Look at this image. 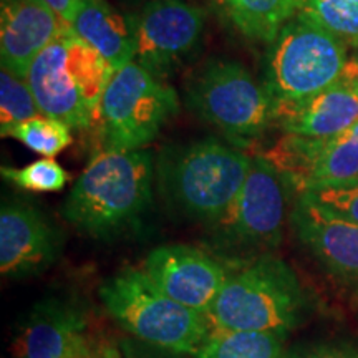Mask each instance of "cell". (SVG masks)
<instances>
[{
  "mask_svg": "<svg viewBox=\"0 0 358 358\" xmlns=\"http://www.w3.org/2000/svg\"><path fill=\"white\" fill-rule=\"evenodd\" d=\"M156 164L148 150H103L83 169L62 216L98 241H113L141 224L153 203Z\"/></svg>",
  "mask_w": 358,
  "mask_h": 358,
  "instance_id": "cell-1",
  "label": "cell"
},
{
  "mask_svg": "<svg viewBox=\"0 0 358 358\" xmlns=\"http://www.w3.org/2000/svg\"><path fill=\"white\" fill-rule=\"evenodd\" d=\"M252 158L216 138L171 146L156 159V185L182 216L219 227L248 178Z\"/></svg>",
  "mask_w": 358,
  "mask_h": 358,
  "instance_id": "cell-2",
  "label": "cell"
},
{
  "mask_svg": "<svg viewBox=\"0 0 358 358\" xmlns=\"http://www.w3.org/2000/svg\"><path fill=\"white\" fill-rule=\"evenodd\" d=\"M115 69L66 25L35 58L27 73L40 113L71 129H88L100 118V105Z\"/></svg>",
  "mask_w": 358,
  "mask_h": 358,
  "instance_id": "cell-3",
  "label": "cell"
},
{
  "mask_svg": "<svg viewBox=\"0 0 358 358\" xmlns=\"http://www.w3.org/2000/svg\"><path fill=\"white\" fill-rule=\"evenodd\" d=\"M98 297L128 337L185 355H196L213 332L208 315L164 294L141 267L127 266L108 277Z\"/></svg>",
  "mask_w": 358,
  "mask_h": 358,
  "instance_id": "cell-4",
  "label": "cell"
},
{
  "mask_svg": "<svg viewBox=\"0 0 358 358\" xmlns=\"http://www.w3.org/2000/svg\"><path fill=\"white\" fill-rule=\"evenodd\" d=\"M307 295L289 264L261 256L229 274L208 319L213 329L287 337L307 310Z\"/></svg>",
  "mask_w": 358,
  "mask_h": 358,
  "instance_id": "cell-5",
  "label": "cell"
},
{
  "mask_svg": "<svg viewBox=\"0 0 358 358\" xmlns=\"http://www.w3.org/2000/svg\"><path fill=\"white\" fill-rule=\"evenodd\" d=\"M348 64V45L317 24L294 17L268 43L264 87L275 108L334 85Z\"/></svg>",
  "mask_w": 358,
  "mask_h": 358,
  "instance_id": "cell-6",
  "label": "cell"
},
{
  "mask_svg": "<svg viewBox=\"0 0 358 358\" xmlns=\"http://www.w3.org/2000/svg\"><path fill=\"white\" fill-rule=\"evenodd\" d=\"M187 105L236 145L261 138L275 120V105L264 85L243 65L213 58L186 88Z\"/></svg>",
  "mask_w": 358,
  "mask_h": 358,
  "instance_id": "cell-7",
  "label": "cell"
},
{
  "mask_svg": "<svg viewBox=\"0 0 358 358\" xmlns=\"http://www.w3.org/2000/svg\"><path fill=\"white\" fill-rule=\"evenodd\" d=\"M178 108L174 88L133 60L115 71L103 95L98 118L103 148L145 150Z\"/></svg>",
  "mask_w": 358,
  "mask_h": 358,
  "instance_id": "cell-8",
  "label": "cell"
},
{
  "mask_svg": "<svg viewBox=\"0 0 358 358\" xmlns=\"http://www.w3.org/2000/svg\"><path fill=\"white\" fill-rule=\"evenodd\" d=\"M290 189L289 179L266 156H254L229 216L217 227L222 239L237 248L275 249L284 237Z\"/></svg>",
  "mask_w": 358,
  "mask_h": 358,
  "instance_id": "cell-9",
  "label": "cell"
},
{
  "mask_svg": "<svg viewBox=\"0 0 358 358\" xmlns=\"http://www.w3.org/2000/svg\"><path fill=\"white\" fill-rule=\"evenodd\" d=\"M266 158L299 194L358 179V123L330 138L284 134Z\"/></svg>",
  "mask_w": 358,
  "mask_h": 358,
  "instance_id": "cell-10",
  "label": "cell"
},
{
  "mask_svg": "<svg viewBox=\"0 0 358 358\" xmlns=\"http://www.w3.org/2000/svg\"><path fill=\"white\" fill-rule=\"evenodd\" d=\"M134 19V62L158 77L187 60L203 37L204 10L186 0H151Z\"/></svg>",
  "mask_w": 358,
  "mask_h": 358,
  "instance_id": "cell-11",
  "label": "cell"
},
{
  "mask_svg": "<svg viewBox=\"0 0 358 358\" xmlns=\"http://www.w3.org/2000/svg\"><path fill=\"white\" fill-rule=\"evenodd\" d=\"M141 268L164 294L204 315L213 308L229 277L221 262L187 244L155 248Z\"/></svg>",
  "mask_w": 358,
  "mask_h": 358,
  "instance_id": "cell-12",
  "label": "cell"
},
{
  "mask_svg": "<svg viewBox=\"0 0 358 358\" xmlns=\"http://www.w3.org/2000/svg\"><path fill=\"white\" fill-rule=\"evenodd\" d=\"M60 254L57 227L35 206L8 201L0 209V271L24 279L48 268Z\"/></svg>",
  "mask_w": 358,
  "mask_h": 358,
  "instance_id": "cell-13",
  "label": "cell"
},
{
  "mask_svg": "<svg viewBox=\"0 0 358 358\" xmlns=\"http://www.w3.org/2000/svg\"><path fill=\"white\" fill-rule=\"evenodd\" d=\"M92 343L83 308L73 301L48 297L22 322L13 358H85Z\"/></svg>",
  "mask_w": 358,
  "mask_h": 358,
  "instance_id": "cell-14",
  "label": "cell"
},
{
  "mask_svg": "<svg viewBox=\"0 0 358 358\" xmlns=\"http://www.w3.org/2000/svg\"><path fill=\"white\" fill-rule=\"evenodd\" d=\"M69 24L47 0H0V60L20 78Z\"/></svg>",
  "mask_w": 358,
  "mask_h": 358,
  "instance_id": "cell-15",
  "label": "cell"
},
{
  "mask_svg": "<svg viewBox=\"0 0 358 358\" xmlns=\"http://www.w3.org/2000/svg\"><path fill=\"white\" fill-rule=\"evenodd\" d=\"M290 226L297 241L337 279L358 282V224L343 221L299 194Z\"/></svg>",
  "mask_w": 358,
  "mask_h": 358,
  "instance_id": "cell-16",
  "label": "cell"
},
{
  "mask_svg": "<svg viewBox=\"0 0 358 358\" xmlns=\"http://www.w3.org/2000/svg\"><path fill=\"white\" fill-rule=\"evenodd\" d=\"M284 134L330 138L358 123V87L345 71L334 85L315 95L275 108Z\"/></svg>",
  "mask_w": 358,
  "mask_h": 358,
  "instance_id": "cell-17",
  "label": "cell"
},
{
  "mask_svg": "<svg viewBox=\"0 0 358 358\" xmlns=\"http://www.w3.org/2000/svg\"><path fill=\"white\" fill-rule=\"evenodd\" d=\"M70 27L115 70L134 60L136 19L120 12L106 0H78Z\"/></svg>",
  "mask_w": 358,
  "mask_h": 358,
  "instance_id": "cell-18",
  "label": "cell"
},
{
  "mask_svg": "<svg viewBox=\"0 0 358 358\" xmlns=\"http://www.w3.org/2000/svg\"><path fill=\"white\" fill-rule=\"evenodd\" d=\"M213 10L237 34L252 42L271 43L295 17L294 0H208Z\"/></svg>",
  "mask_w": 358,
  "mask_h": 358,
  "instance_id": "cell-19",
  "label": "cell"
},
{
  "mask_svg": "<svg viewBox=\"0 0 358 358\" xmlns=\"http://www.w3.org/2000/svg\"><path fill=\"white\" fill-rule=\"evenodd\" d=\"M282 335L213 329L194 358H284Z\"/></svg>",
  "mask_w": 358,
  "mask_h": 358,
  "instance_id": "cell-20",
  "label": "cell"
},
{
  "mask_svg": "<svg viewBox=\"0 0 358 358\" xmlns=\"http://www.w3.org/2000/svg\"><path fill=\"white\" fill-rule=\"evenodd\" d=\"M295 17L329 30L348 47L358 48V0H294Z\"/></svg>",
  "mask_w": 358,
  "mask_h": 358,
  "instance_id": "cell-21",
  "label": "cell"
},
{
  "mask_svg": "<svg viewBox=\"0 0 358 358\" xmlns=\"http://www.w3.org/2000/svg\"><path fill=\"white\" fill-rule=\"evenodd\" d=\"M42 115L27 78L13 75L7 69L0 71V133L6 138L17 124Z\"/></svg>",
  "mask_w": 358,
  "mask_h": 358,
  "instance_id": "cell-22",
  "label": "cell"
},
{
  "mask_svg": "<svg viewBox=\"0 0 358 358\" xmlns=\"http://www.w3.org/2000/svg\"><path fill=\"white\" fill-rule=\"evenodd\" d=\"M71 128L50 116L38 115L17 124L7 136L15 138L22 145L43 158H53L71 145Z\"/></svg>",
  "mask_w": 358,
  "mask_h": 358,
  "instance_id": "cell-23",
  "label": "cell"
},
{
  "mask_svg": "<svg viewBox=\"0 0 358 358\" xmlns=\"http://www.w3.org/2000/svg\"><path fill=\"white\" fill-rule=\"evenodd\" d=\"M2 176L12 185L32 192H58L70 181L69 173L53 158H42L24 168H2Z\"/></svg>",
  "mask_w": 358,
  "mask_h": 358,
  "instance_id": "cell-24",
  "label": "cell"
},
{
  "mask_svg": "<svg viewBox=\"0 0 358 358\" xmlns=\"http://www.w3.org/2000/svg\"><path fill=\"white\" fill-rule=\"evenodd\" d=\"M308 203L343 221L358 224V179L301 192Z\"/></svg>",
  "mask_w": 358,
  "mask_h": 358,
  "instance_id": "cell-25",
  "label": "cell"
},
{
  "mask_svg": "<svg viewBox=\"0 0 358 358\" xmlns=\"http://www.w3.org/2000/svg\"><path fill=\"white\" fill-rule=\"evenodd\" d=\"M284 358H358V347L348 342H315L294 347Z\"/></svg>",
  "mask_w": 358,
  "mask_h": 358,
  "instance_id": "cell-26",
  "label": "cell"
},
{
  "mask_svg": "<svg viewBox=\"0 0 358 358\" xmlns=\"http://www.w3.org/2000/svg\"><path fill=\"white\" fill-rule=\"evenodd\" d=\"M120 348L124 358H186L189 355L185 353H178L173 350H166V348H159L150 343L141 342L133 337H127L118 342Z\"/></svg>",
  "mask_w": 358,
  "mask_h": 358,
  "instance_id": "cell-27",
  "label": "cell"
},
{
  "mask_svg": "<svg viewBox=\"0 0 358 358\" xmlns=\"http://www.w3.org/2000/svg\"><path fill=\"white\" fill-rule=\"evenodd\" d=\"M85 358H124L118 343L110 340H93Z\"/></svg>",
  "mask_w": 358,
  "mask_h": 358,
  "instance_id": "cell-28",
  "label": "cell"
},
{
  "mask_svg": "<svg viewBox=\"0 0 358 358\" xmlns=\"http://www.w3.org/2000/svg\"><path fill=\"white\" fill-rule=\"evenodd\" d=\"M47 2L50 3L53 10L60 15V19L64 20L65 24L70 25L71 17H73L75 7H77L78 0H47Z\"/></svg>",
  "mask_w": 358,
  "mask_h": 358,
  "instance_id": "cell-29",
  "label": "cell"
},
{
  "mask_svg": "<svg viewBox=\"0 0 358 358\" xmlns=\"http://www.w3.org/2000/svg\"><path fill=\"white\" fill-rule=\"evenodd\" d=\"M345 75H347V77H350L358 87V55L353 57L352 60H348L347 69H345Z\"/></svg>",
  "mask_w": 358,
  "mask_h": 358,
  "instance_id": "cell-30",
  "label": "cell"
}]
</instances>
